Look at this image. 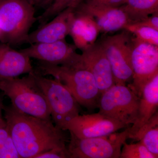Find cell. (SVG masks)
<instances>
[{
  "label": "cell",
  "mask_w": 158,
  "mask_h": 158,
  "mask_svg": "<svg viewBox=\"0 0 158 158\" xmlns=\"http://www.w3.org/2000/svg\"><path fill=\"white\" fill-rule=\"evenodd\" d=\"M7 127L20 158H34L52 148H66L64 130L51 119L20 113L12 106L4 108Z\"/></svg>",
  "instance_id": "6da1fadb"
},
{
  "label": "cell",
  "mask_w": 158,
  "mask_h": 158,
  "mask_svg": "<svg viewBox=\"0 0 158 158\" xmlns=\"http://www.w3.org/2000/svg\"><path fill=\"white\" fill-rule=\"evenodd\" d=\"M41 75H50L68 88L78 104L88 110L98 108L102 93L92 74L85 67L81 56L73 65H52L40 62L38 64Z\"/></svg>",
  "instance_id": "7a4b0ae2"
},
{
  "label": "cell",
  "mask_w": 158,
  "mask_h": 158,
  "mask_svg": "<svg viewBox=\"0 0 158 158\" xmlns=\"http://www.w3.org/2000/svg\"><path fill=\"white\" fill-rule=\"evenodd\" d=\"M34 72L22 78L0 80V90L10 99L11 106L19 112L37 118L51 119L48 103L35 81Z\"/></svg>",
  "instance_id": "3957f363"
},
{
  "label": "cell",
  "mask_w": 158,
  "mask_h": 158,
  "mask_svg": "<svg viewBox=\"0 0 158 158\" xmlns=\"http://www.w3.org/2000/svg\"><path fill=\"white\" fill-rule=\"evenodd\" d=\"M35 8L25 0H0L1 41L11 46L26 43L37 20Z\"/></svg>",
  "instance_id": "277c9868"
},
{
  "label": "cell",
  "mask_w": 158,
  "mask_h": 158,
  "mask_svg": "<svg viewBox=\"0 0 158 158\" xmlns=\"http://www.w3.org/2000/svg\"><path fill=\"white\" fill-rule=\"evenodd\" d=\"M33 75L45 95L55 125L63 130L69 122L80 115L78 103L59 80L44 77L35 71Z\"/></svg>",
  "instance_id": "5b68a950"
},
{
  "label": "cell",
  "mask_w": 158,
  "mask_h": 158,
  "mask_svg": "<svg viewBox=\"0 0 158 158\" xmlns=\"http://www.w3.org/2000/svg\"><path fill=\"white\" fill-rule=\"evenodd\" d=\"M69 133V158H119L123 144L128 139V127L122 132L91 138H79Z\"/></svg>",
  "instance_id": "8992f818"
},
{
  "label": "cell",
  "mask_w": 158,
  "mask_h": 158,
  "mask_svg": "<svg viewBox=\"0 0 158 158\" xmlns=\"http://www.w3.org/2000/svg\"><path fill=\"white\" fill-rule=\"evenodd\" d=\"M140 100L129 87L115 84L102 93L98 113L128 126L137 119Z\"/></svg>",
  "instance_id": "52a82bcc"
},
{
  "label": "cell",
  "mask_w": 158,
  "mask_h": 158,
  "mask_svg": "<svg viewBox=\"0 0 158 158\" xmlns=\"http://www.w3.org/2000/svg\"><path fill=\"white\" fill-rule=\"evenodd\" d=\"M133 37L126 31L105 37L100 42L110 62L116 85H126L132 80L131 55Z\"/></svg>",
  "instance_id": "ba28073f"
},
{
  "label": "cell",
  "mask_w": 158,
  "mask_h": 158,
  "mask_svg": "<svg viewBox=\"0 0 158 158\" xmlns=\"http://www.w3.org/2000/svg\"><path fill=\"white\" fill-rule=\"evenodd\" d=\"M132 82L128 85L139 98L144 86L158 73V46L132 38Z\"/></svg>",
  "instance_id": "9c48e42d"
},
{
  "label": "cell",
  "mask_w": 158,
  "mask_h": 158,
  "mask_svg": "<svg viewBox=\"0 0 158 158\" xmlns=\"http://www.w3.org/2000/svg\"><path fill=\"white\" fill-rule=\"evenodd\" d=\"M127 127L123 123L98 112L79 115L69 122L63 130L69 131L78 138H87L108 135Z\"/></svg>",
  "instance_id": "30bf717a"
},
{
  "label": "cell",
  "mask_w": 158,
  "mask_h": 158,
  "mask_svg": "<svg viewBox=\"0 0 158 158\" xmlns=\"http://www.w3.org/2000/svg\"><path fill=\"white\" fill-rule=\"evenodd\" d=\"M76 47L65 39L53 42L31 44L28 47L20 50L30 58L52 65L68 66L77 62L81 54L76 52Z\"/></svg>",
  "instance_id": "8fae6325"
},
{
  "label": "cell",
  "mask_w": 158,
  "mask_h": 158,
  "mask_svg": "<svg viewBox=\"0 0 158 158\" xmlns=\"http://www.w3.org/2000/svg\"><path fill=\"white\" fill-rule=\"evenodd\" d=\"M83 64L92 74L102 93L115 85L113 72L100 43H94L82 50Z\"/></svg>",
  "instance_id": "7c38bea8"
},
{
  "label": "cell",
  "mask_w": 158,
  "mask_h": 158,
  "mask_svg": "<svg viewBox=\"0 0 158 158\" xmlns=\"http://www.w3.org/2000/svg\"><path fill=\"white\" fill-rule=\"evenodd\" d=\"M75 9L68 7L59 12L49 22L30 33L26 43L53 42L65 39L69 35Z\"/></svg>",
  "instance_id": "4fadbf2b"
},
{
  "label": "cell",
  "mask_w": 158,
  "mask_h": 158,
  "mask_svg": "<svg viewBox=\"0 0 158 158\" xmlns=\"http://www.w3.org/2000/svg\"><path fill=\"white\" fill-rule=\"evenodd\" d=\"M75 10L91 16L102 32L119 31L130 23L126 14L119 7L93 6L83 1Z\"/></svg>",
  "instance_id": "5bb4252c"
},
{
  "label": "cell",
  "mask_w": 158,
  "mask_h": 158,
  "mask_svg": "<svg viewBox=\"0 0 158 158\" xmlns=\"http://www.w3.org/2000/svg\"><path fill=\"white\" fill-rule=\"evenodd\" d=\"M31 58L7 44H0V80L17 77L34 71Z\"/></svg>",
  "instance_id": "9a60e30c"
},
{
  "label": "cell",
  "mask_w": 158,
  "mask_h": 158,
  "mask_svg": "<svg viewBox=\"0 0 158 158\" xmlns=\"http://www.w3.org/2000/svg\"><path fill=\"white\" fill-rule=\"evenodd\" d=\"M158 73L144 86L140 98L138 115L135 122L128 127V138L133 137L157 112Z\"/></svg>",
  "instance_id": "2e32d148"
},
{
  "label": "cell",
  "mask_w": 158,
  "mask_h": 158,
  "mask_svg": "<svg viewBox=\"0 0 158 158\" xmlns=\"http://www.w3.org/2000/svg\"><path fill=\"white\" fill-rule=\"evenodd\" d=\"M100 32L99 28L93 18L75 10L69 35L77 48L82 51L93 44Z\"/></svg>",
  "instance_id": "e0dca14e"
},
{
  "label": "cell",
  "mask_w": 158,
  "mask_h": 158,
  "mask_svg": "<svg viewBox=\"0 0 158 158\" xmlns=\"http://www.w3.org/2000/svg\"><path fill=\"white\" fill-rule=\"evenodd\" d=\"M119 8L132 23L158 12V0H125Z\"/></svg>",
  "instance_id": "ac0fdd59"
},
{
  "label": "cell",
  "mask_w": 158,
  "mask_h": 158,
  "mask_svg": "<svg viewBox=\"0 0 158 158\" xmlns=\"http://www.w3.org/2000/svg\"><path fill=\"white\" fill-rule=\"evenodd\" d=\"M131 139L140 141L156 158H158V111Z\"/></svg>",
  "instance_id": "d6986e66"
},
{
  "label": "cell",
  "mask_w": 158,
  "mask_h": 158,
  "mask_svg": "<svg viewBox=\"0 0 158 158\" xmlns=\"http://www.w3.org/2000/svg\"><path fill=\"white\" fill-rule=\"evenodd\" d=\"M84 0H54L53 2L43 13L37 17V20L41 25L48 22L59 12L68 7H73L76 9L77 7Z\"/></svg>",
  "instance_id": "ffe728a7"
},
{
  "label": "cell",
  "mask_w": 158,
  "mask_h": 158,
  "mask_svg": "<svg viewBox=\"0 0 158 158\" xmlns=\"http://www.w3.org/2000/svg\"><path fill=\"white\" fill-rule=\"evenodd\" d=\"M0 158H20L6 121L0 126Z\"/></svg>",
  "instance_id": "44dd1931"
},
{
  "label": "cell",
  "mask_w": 158,
  "mask_h": 158,
  "mask_svg": "<svg viewBox=\"0 0 158 158\" xmlns=\"http://www.w3.org/2000/svg\"><path fill=\"white\" fill-rule=\"evenodd\" d=\"M125 31L134 34L136 39L158 46V30L147 27H135L128 24Z\"/></svg>",
  "instance_id": "7402d4cb"
},
{
  "label": "cell",
  "mask_w": 158,
  "mask_h": 158,
  "mask_svg": "<svg viewBox=\"0 0 158 158\" xmlns=\"http://www.w3.org/2000/svg\"><path fill=\"white\" fill-rule=\"evenodd\" d=\"M121 158H156L146 147L138 141L135 144L124 142L122 147Z\"/></svg>",
  "instance_id": "603a6c76"
},
{
  "label": "cell",
  "mask_w": 158,
  "mask_h": 158,
  "mask_svg": "<svg viewBox=\"0 0 158 158\" xmlns=\"http://www.w3.org/2000/svg\"><path fill=\"white\" fill-rule=\"evenodd\" d=\"M34 158H69L66 148H52L37 155Z\"/></svg>",
  "instance_id": "cb8c5ba5"
},
{
  "label": "cell",
  "mask_w": 158,
  "mask_h": 158,
  "mask_svg": "<svg viewBox=\"0 0 158 158\" xmlns=\"http://www.w3.org/2000/svg\"><path fill=\"white\" fill-rule=\"evenodd\" d=\"M129 24L135 27H150L158 30V12H156L140 21Z\"/></svg>",
  "instance_id": "d4e9b609"
},
{
  "label": "cell",
  "mask_w": 158,
  "mask_h": 158,
  "mask_svg": "<svg viewBox=\"0 0 158 158\" xmlns=\"http://www.w3.org/2000/svg\"><path fill=\"white\" fill-rule=\"evenodd\" d=\"M125 0H84L83 2L93 6L119 7Z\"/></svg>",
  "instance_id": "484cf974"
},
{
  "label": "cell",
  "mask_w": 158,
  "mask_h": 158,
  "mask_svg": "<svg viewBox=\"0 0 158 158\" xmlns=\"http://www.w3.org/2000/svg\"><path fill=\"white\" fill-rule=\"evenodd\" d=\"M34 8H43L46 9L51 6L54 0H25Z\"/></svg>",
  "instance_id": "4316f807"
},
{
  "label": "cell",
  "mask_w": 158,
  "mask_h": 158,
  "mask_svg": "<svg viewBox=\"0 0 158 158\" xmlns=\"http://www.w3.org/2000/svg\"><path fill=\"white\" fill-rule=\"evenodd\" d=\"M5 94L3 93H0V126L2 125L6 122L3 116V112L5 106L4 105V96Z\"/></svg>",
  "instance_id": "83f0119b"
},
{
  "label": "cell",
  "mask_w": 158,
  "mask_h": 158,
  "mask_svg": "<svg viewBox=\"0 0 158 158\" xmlns=\"http://www.w3.org/2000/svg\"><path fill=\"white\" fill-rule=\"evenodd\" d=\"M1 38H2V33H1V30H0V41H1Z\"/></svg>",
  "instance_id": "f1b7e54d"
}]
</instances>
